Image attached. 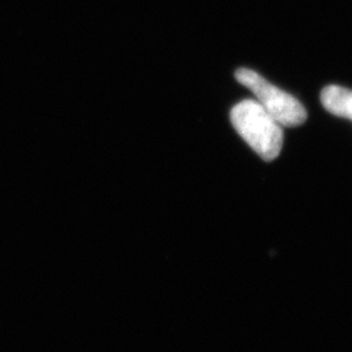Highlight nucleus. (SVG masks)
<instances>
[{"mask_svg":"<svg viewBox=\"0 0 352 352\" xmlns=\"http://www.w3.org/2000/svg\"><path fill=\"white\" fill-rule=\"evenodd\" d=\"M231 123L264 161H274L283 146V131L256 100H244L231 110Z\"/></svg>","mask_w":352,"mask_h":352,"instance_id":"1","label":"nucleus"},{"mask_svg":"<svg viewBox=\"0 0 352 352\" xmlns=\"http://www.w3.org/2000/svg\"><path fill=\"white\" fill-rule=\"evenodd\" d=\"M238 82L250 89L256 101L282 126H298L307 120V110L298 98L270 84L264 77L248 68L235 72Z\"/></svg>","mask_w":352,"mask_h":352,"instance_id":"2","label":"nucleus"},{"mask_svg":"<svg viewBox=\"0 0 352 352\" xmlns=\"http://www.w3.org/2000/svg\"><path fill=\"white\" fill-rule=\"evenodd\" d=\"M324 109L336 116L352 120V90L338 85H329L321 91Z\"/></svg>","mask_w":352,"mask_h":352,"instance_id":"3","label":"nucleus"}]
</instances>
